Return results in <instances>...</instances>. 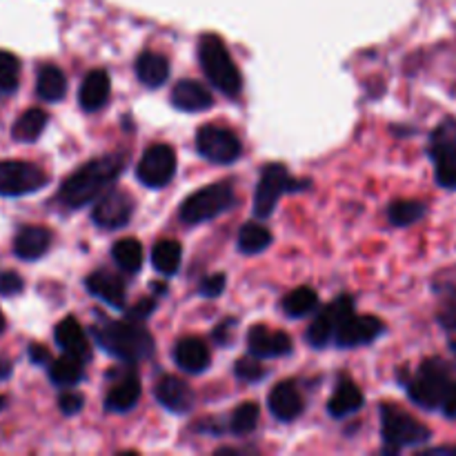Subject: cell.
Instances as JSON below:
<instances>
[{
	"instance_id": "1",
	"label": "cell",
	"mask_w": 456,
	"mask_h": 456,
	"mask_svg": "<svg viewBox=\"0 0 456 456\" xmlns=\"http://www.w3.org/2000/svg\"><path fill=\"white\" fill-rule=\"evenodd\" d=\"M125 165H127V156L125 154H107L96 160H89L87 165H83L78 172L71 174L62 183L58 199L71 209L85 208V205L105 194V190L114 185Z\"/></svg>"
},
{
	"instance_id": "2",
	"label": "cell",
	"mask_w": 456,
	"mask_h": 456,
	"mask_svg": "<svg viewBox=\"0 0 456 456\" xmlns=\"http://www.w3.org/2000/svg\"><path fill=\"white\" fill-rule=\"evenodd\" d=\"M94 334H96V341L101 343L102 350H107L116 359L127 361V363L147 359L154 352L151 334L136 323L105 321L94 330Z\"/></svg>"
},
{
	"instance_id": "3",
	"label": "cell",
	"mask_w": 456,
	"mask_h": 456,
	"mask_svg": "<svg viewBox=\"0 0 456 456\" xmlns=\"http://www.w3.org/2000/svg\"><path fill=\"white\" fill-rule=\"evenodd\" d=\"M199 58L205 76H208L214 87L221 89L227 96H236L240 92V87H243L240 71L234 65V61H232V56L227 53L225 45H223V40L218 36L208 34L200 38Z\"/></svg>"
},
{
	"instance_id": "4",
	"label": "cell",
	"mask_w": 456,
	"mask_h": 456,
	"mask_svg": "<svg viewBox=\"0 0 456 456\" xmlns=\"http://www.w3.org/2000/svg\"><path fill=\"white\" fill-rule=\"evenodd\" d=\"M452 374L445 361L441 359H428L419 368L417 377L408 381L410 399L417 405L426 410H435L444 405L445 395H448L450 386H452Z\"/></svg>"
},
{
	"instance_id": "5",
	"label": "cell",
	"mask_w": 456,
	"mask_h": 456,
	"mask_svg": "<svg viewBox=\"0 0 456 456\" xmlns=\"http://www.w3.org/2000/svg\"><path fill=\"white\" fill-rule=\"evenodd\" d=\"M234 205V190L230 183H214L203 187L196 194L183 203L181 221L187 225H199V223L212 221L218 214L227 212Z\"/></svg>"
},
{
	"instance_id": "6",
	"label": "cell",
	"mask_w": 456,
	"mask_h": 456,
	"mask_svg": "<svg viewBox=\"0 0 456 456\" xmlns=\"http://www.w3.org/2000/svg\"><path fill=\"white\" fill-rule=\"evenodd\" d=\"M381 435L392 452H399L401 448H408V445L426 444L430 439V430L426 426H421L417 419L410 417L396 405L387 403L381 405Z\"/></svg>"
},
{
	"instance_id": "7",
	"label": "cell",
	"mask_w": 456,
	"mask_h": 456,
	"mask_svg": "<svg viewBox=\"0 0 456 456\" xmlns=\"http://www.w3.org/2000/svg\"><path fill=\"white\" fill-rule=\"evenodd\" d=\"M301 185L303 183L292 181V176H289L283 165H267L256 185V194H254V214L267 218L274 212L276 203H279L285 191H297Z\"/></svg>"
},
{
	"instance_id": "8",
	"label": "cell",
	"mask_w": 456,
	"mask_h": 456,
	"mask_svg": "<svg viewBox=\"0 0 456 456\" xmlns=\"http://www.w3.org/2000/svg\"><path fill=\"white\" fill-rule=\"evenodd\" d=\"M49 176L38 165L22 160H3L0 163V196H25L43 190Z\"/></svg>"
},
{
	"instance_id": "9",
	"label": "cell",
	"mask_w": 456,
	"mask_h": 456,
	"mask_svg": "<svg viewBox=\"0 0 456 456\" xmlns=\"http://www.w3.org/2000/svg\"><path fill=\"white\" fill-rule=\"evenodd\" d=\"M196 147H199L200 156L218 165L234 163L240 156V141L236 138V134L225 127H216V125H205L199 129Z\"/></svg>"
},
{
	"instance_id": "10",
	"label": "cell",
	"mask_w": 456,
	"mask_h": 456,
	"mask_svg": "<svg viewBox=\"0 0 456 456\" xmlns=\"http://www.w3.org/2000/svg\"><path fill=\"white\" fill-rule=\"evenodd\" d=\"M138 181L147 187H165L176 174V154L169 145H154L138 163Z\"/></svg>"
},
{
	"instance_id": "11",
	"label": "cell",
	"mask_w": 456,
	"mask_h": 456,
	"mask_svg": "<svg viewBox=\"0 0 456 456\" xmlns=\"http://www.w3.org/2000/svg\"><path fill=\"white\" fill-rule=\"evenodd\" d=\"M354 314V301L350 297H341L337 301L330 303L323 312L314 319V323L307 330V341L312 347H323L328 346L330 338L337 334L341 323Z\"/></svg>"
},
{
	"instance_id": "12",
	"label": "cell",
	"mask_w": 456,
	"mask_h": 456,
	"mask_svg": "<svg viewBox=\"0 0 456 456\" xmlns=\"http://www.w3.org/2000/svg\"><path fill=\"white\" fill-rule=\"evenodd\" d=\"M454 125H444L432 136V159L436 165V181L439 185L454 190L456 187V132Z\"/></svg>"
},
{
	"instance_id": "13",
	"label": "cell",
	"mask_w": 456,
	"mask_h": 456,
	"mask_svg": "<svg viewBox=\"0 0 456 456\" xmlns=\"http://www.w3.org/2000/svg\"><path fill=\"white\" fill-rule=\"evenodd\" d=\"M134 212V200L127 191L111 190L101 196V200L94 208L92 218L98 227L102 230H118V227L127 225Z\"/></svg>"
},
{
	"instance_id": "14",
	"label": "cell",
	"mask_w": 456,
	"mask_h": 456,
	"mask_svg": "<svg viewBox=\"0 0 456 456\" xmlns=\"http://www.w3.org/2000/svg\"><path fill=\"white\" fill-rule=\"evenodd\" d=\"M383 334V323L374 316H354L346 319L341 328L337 330L334 338H337L338 347H359L368 346V343L377 341Z\"/></svg>"
},
{
	"instance_id": "15",
	"label": "cell",
	"mask_w": 456,
	"mask_h": 456,
	"mask_svg": "<svg viewBox=\"0 0 456 456\" xmlns=\"http://www.w3.org/2000/svg\"><path fill=\"white\" fill-rule=\"evenodd\" d=\"M248 346L256 359H279V356L292 352V338L285 332H279V330L256 325V328L249 330Z\"/></svg>"
},
{
	"instance_id": "16",
	"label": "cell",
	"mask_w": 456,
	"mask_h": 456,
	"mask_svg": "<svg viewBox=\"0 0 456 456\" xmlns=\"http://www.w3.org/2000/svg\"><path fill=\"white\" fill-rule=\"evenodd\" d=\"M154 396L163 408L176 414L190 412L191 405H194V392H191V387L176 377H163L160 381H156Z\"/></svg>"
},
{
	"instance_id": "17",
	"label": "cell",
	"mask_w": 456,
	"mask_h": 456,
	"mask_svg": "<svg viewBox=\"0 0 456 456\" xmlns=\"http://www.w3.org/2000/svg\"><path fill=\"white\" fill-rule=\"evenodd\" d=\"M270 410L279 421H294L303 412V396L292 381L276 383L270 392Z\"/></svg>"
},
{
	"instance_id": "18",
	"label": "cell",
	"mask_w": 456,
	"mask_h": 456,
	"mask_svg": "<svg viewBox=\"0 0 456 456\" xmlns=\"http://www.w3.org/2000/svg\"><path fill=\"white\" fill-rule=\"evenodd\" d=\"M49 243H52L49 230L40 225H27L13 239V252L22 261H36V258H40L47 252Z\"/></svg>"
},
{
	"instance_id": "19",
	"label": "cell",
	"mask_w": 456,
	"mask_h": 456,
	"mask_svg": "<svg viewBox=\"0 0 456 456\" xmlns=\"http://www.w3.org/2000/svg\"><path fill=\"white\" fill-rule=\"evenodd\" d=\"M174 107L181 111H205L214 105L212 92L196 80H181L172 92Z\"/></svg>"
},
{
	"instance_id": "20",
	"label": "cell",
	"mask_w": 456,
	"mask_h": 456,
	"mask_svg": "<svg viewBox=\"0 0 456 456\" xmlns=\"http://www.w3.org/2000/svg\"><path fill=\"white\" fill-rule=\"evenodd\" d=\"M174 359H176L181 370L199 374L209 365V350L200 338L185 337L176 343V347H174Z\"/></svg>"
},
{
	"instance_id": "21",
	"label": "cell",
	"mask_w": 456,
	"mask_h": 456,
	"mask_svg": "<svg viewBox=\"0 0 456 456\" xmlns=\"http://www.w3.org/2000/svg\"><path fill=\"white\" fill-rule=\"evenodd\" d=\"M80 105L87 111H98L105 107L107 98H110V74L102 69H94L85 76L83 85H80Z\"/></svg>"
},
{
	"instance_id": "22",
	"label": "cell",
	"mask_w": 456,
	"mask_h": 456,
	"mask_svg": "<svg viewBox=\"0 0 456 456\" xmlns=\"http://www.w3.org/2000/svg\"><path fill=\"white\" fill-rule=\"evenodd\" d=\"M56 343L65 350V354L78 356L83 361H87L92 354L87 338H85V330L80 328L74 316H67L56 325Z\"/></svg>"
},
{
	"instance_id": "23",
	"label": "cell",
	"mask_w": 456,
	"mask_h": 456,
	"mask_svg": "<svg viewBox=\"0 0 456 456\" xmlns=\"http://www.w3.org/2000/svg\"><path fill=\"white\" fill-rule=\"evenodd\" d=\"M87 289L116 310L125 307V285L120 283L118 276L110 274V272H94L87 279Z\"/></svg>"
},
{
	"instance_id": "24",
	"label": "cell",
	"mask_w": 456,
	"mask_h": 456,
	"mask_svg": "<svg viewBox=\"0 0 456 456\" xmlns=\"http://www.w3.org/2000/svg\"><path fill=\"white\" fill-rule=\"evenodd\" d=\"M141 399V379L136 374H127L120 379L105 396V405L111 412H127Z\"/></svg>"
},
{
	"instance_id": "25",
	"label": "cell",
	"mask_w": 456,
	"mask_h": 456,
	"mask_svg": "<svg viewBox=\"0 0 456 456\" xmlns=\"http://www.w3.org/2000/svg\"><path fill=\"white\" fill-rule=\"evenodd\" d=\"M136 76L145 87H160L169 78V62L160 53L145 52L136 61Z\"/></svg>"
},
{
	"instance_id": "26",
	"label": "cell",
	"mask_w": 456,
	"mask_h": 456,
	"mask_svg": "<svg viewBox=\"0 0 456 456\" xmlns=\"http://www.w3.org/2000/svg\"><path fill=\"white\" fill-rule=\"evenodd\" d=\"M361 408H363V392L352 381H343L328 403V412L334 419L350 417V414L359 412Z\"/></svg>"
},
{
	"instance_id": "27",
	"label": "cell",
	"mask_w": 456,
	"mask_h": 456,
	"mask_svg": "<svg viewBox=\"0 0 456 456\" xmlns=\"http://www.w3.org/2000/svg\"><path fill=\"white\" fill-rule=\"evenodd\" d=\"M85 370H83V359L78 356L65 354L61 359L52 361V368H49V381L53 386L61 387H71L78 381H83Z\"/></svg>"
},
{
	"instance_id": "28",
	"label": "cell",
	"mask_w": 456,
	"mask_h": 456,
	"mask_svg": "<svg viewBox=\"0 0 456 456\" xmlns=\"http://www.w3.org/2000/svg\"><path fill=\"white\" fill-rule=\"evenodd\" d=\"M36 89H38V96L43 101L58 102L62 101V96L67 94V78L58 67L45 65L43 69L38 71V83H36Z\"/></svg>"
},
{
	"instance_id": "29",
	"label": "cell",
	"mask_w": 456,
	"mask_h": 456,
	"mask_svg": "<svg viewBox=\"0 0 456 456\" xmlns=\"http://www.w3.org/2000/svg\"><path fill=\"white\" fill-rule=\"evenodd\" d=\"M47 127V114L43 110H27L20 118L13 123L12 136L18 142H34L38 141V136L43 134V129Z\"/></svg>"
},
{
	"instance_id": "30",
	"label": "cell",
	"mask_w": 456,
	"mask_h": 456,
	"mask_svg": "<svg viewBox=\"0 0 456 456\" xmlns=\"http://www.w3.org/2000/svg\"><path fill=\"white\" fill-rule=\"evenodd\" d=\"M181 258L183 249L181 243H176V240H160V243H156V248L151 249V263H154L156 270L165 276L176 274L178 267H181Z\"/></svg>"
},
{
	"instance_id": "31",
	"label": "cell",
	"mask_w": 456,
	"mask_h": 456,
	"mask_svg": "<svg viewBox=\"0 0 456 456\" xmlns=\"http://www.w3.org/2000/svg\"><path fill=\"white\" fill-rule=\"evenodd\" d=\"M111 256L118 263V267H123L129 274H136L142 267V258H145V252H142V245L138 243L136 239H123L114 245L111 249Z\"/></svg>"
},
{
	"instance_id": "32",
	"label": "cell",
	"mask_w": 456,
	"mask_h": 456,
	"mask_svg": "<svg viewBox=\"0 0 456 456\" xmlns=\"http://www.w3.org/2000/svg\"><path fill=\"white\" fill-rule=\"evenodd\" d=\"M319 305V297L312 288H297L294 292H289L283 301V310L288 312L292 319H298V316H305L310 312L316 310Z\"/></svg>"
},
{
	"instance_id": "33",
	"label": "cell",
	"mask_w": 456,
	"mask_h": 456,
	"mask_svg": "<svg viewBox=\"0 0 456 456\" xmlns=\"http://www.w3.org/2000/svg\"><path fill=\"white\" fill-rule=\"evenodd\" d=\"M272 243V234L267 227L263 225H245L239 234V249L243 254H261L263 249L270 248Z\"/></svg>"
},
{
	"instance_id": "34",
	"label": "cell",
	"mask_w": 456,
	"mask_h": 456,
	"mask_svg": "<svg viewBox=\"0 0 456 456\" xmlns=\"http://www.w3.org/2000/svg\"><path fill=\"white\" fill-rule=\"evenodd\" d=\"M423 214H426V205L419 203V200H396L387 209L390 223L396 227L412 225V223L421 221Z\"/></svg>"
},
{
	"instance_id": "35",
	"label": "cell",
	"mask_w": 456,
	"mask_h": 456,
	"mask_svg": "<svg viewBox=\"0 0 456 456\" xmlns=\"http://www.w3.org/2000/svg\"><path fill=\"white\" fill-rule=\"evenodd\" d=\"M258 417H261L258 405L252 403V401H245V403H240L239 408L234 410V414H232V430H234L236 435H248V432H252L254 428H256Z\"/></svg>"
},
{
	"instance_id": "36",
	"label": "cell",
	"mask_w": 456,
	"mask_h": 456,
	"mask_svg": "<svg viewBox=\"0 0 456 456\" xmlns=\"http://www.w3.org/2000/svg\"><path fill=\"white\" fill-rule=\"evenodd\" d=\"M20 80V61L13 53L0 52V92H16Z\"/></svg>"
},
{
	"instance_id": "37",
	"label": "cell",
	"mask_w": 456,
	"mask_h": 456,
	"mask_svg": "<svg viewBox=\"0 0 456 456\" xmlns=\"http://www.w3.org/2000/svg\"><path fill=\"white\" fill-rule=\"evenodd\" d=\"M234 372H236V377H239L240 381H245V383H256V381H261V379L267 374L265 368H263V365L258 363V361H254V359H239V361H236Z\"/></svg>"
},
{
	"instance_id": "38",
	"label": "cell",
	"mask_w": 456,
	"mask_h": 456,
	"mask_svg": "<svg viewBox=\"0 0 456 456\" xmlns=\"http://www.w3.org/2000/svg\"><path fill=\"white\" fill-rule=\"evenodd\" d=\"M22 288H25V283H22L16 272H3L0 274V294L3 297H16V294L22 292Z\"/></svg>"
},
{
	"instance_id": "39",
	"label": "cell",
	"mask_w": 456,
	"mask_h": 456,
	"mask_svg": "<svg viewBox=\"0 0 456 456\" xmlns=\"http://www.w3.org/2000/svg\"><path fill=\"white\" fill-rule=\"evenodd\" d=\"M83 395L78 392H65V395L58 399V408H61L62 414L71 417V414H78L83 410Z\"/></svg>"
},
{
	"instance_id": "40",
	"label": "cell",
	"mask_w": 456,
	"mask_h": 456,
	"mask_svg": "<svg viewBox=\"0 0 456 456\" xmlns=\"http://www.w3.org/2000/svg\"><path fill=\"white\" fill-rule=\"evenodd\" d=\"M223 289H225V276L214 274V276H208V279H203L199 292L203 294L205 298H216Z\"/></svg>"
},
{
	"instance_id": "41",
	"label": "cell",
	"mask_w": 456,
	"mask_h": 456,
	"mask_svg": "<svg viewBox=\"0 0 456 456\" xmlns=\"http://www.w3.org/2000/svg\"><path fill=\"white\" fill-rule=\"evenodd\" d=\"M154 305L156 303L151 301V298H147V301H141V303H136V305L132 307V310L127 312V316L132 321H141V319H147V316L151 314V312H154Z\"/></svg>"
},
{
	"instance_id": "42",
	"label": "cell",
	"mask_w": 456,
	"mask_h": 456,
	"mask_svg": "<svg viewBox=\"0 0 456 456\" xmlns=\"http://www.w3.org/2000/svg\"><path fill=\"white\" fill-rule=\"evenodd\" d=\"M441 323H444V328H448L450 332H456V294L450 298L445 310L441 312Z\"/></svg>"
},
{
	"instance_id": "43",
	"label": "cell",
	"mask_w": 456,
	"mask_h": 456,
	"mask_svg": "<svg viewBox=\"0 0 456 456\" xmlns=\"http://www.w3.org/2000/svg\"><path fill=\"white\" fill-rule=\"evenodd\" d=\"M29 359H31V363H36V365L49 363L47 347L38 346V343H31V346H29Z\"/></svg>"
},
{
	"instance_id": "44",
	"label": "cell",
	"mask_w": 456,
	"mask_h": 456,
	"mask_svg": "<svg viewBox=\"0 0 456 456\" xmlns=\"http://www.w3.org/2000/svg\"><path fill=\"white\" fill-rule=\"evenodd\" d=\"M441 408H444L445 417L456 419V381L450 386V390H448V395H445L444 405H441Z\"/></svg>"
},
{
	"instance_id": "45",
	"label": "cell",
	"mask_w": 456,
	"mask_h": 456,
	"mask_svg": "<svg viewBox=\"0 0 456 456\" xmlns=\"http://www.w3.org/2000/svg\"><path fill=\"white\" fill-rule=\"evenodd\" d=\"M9 374H12V365H9L7 361L0 359V381H3V379H7Z\"/></svg>"
},
{
	"instance_id": "46",
	"label": "cell",
	"mask_w": 456,
	"mask_h": 456,
	"mask_svg": "<svg viewBox=\"0 0 456 456\" xmlns=\"http://www.w3.org/2000/svg\"><path fill=\"white\" fill-rule=\"evenodd\" d=\"M3 330H4V316L3 312H0V334H3Z\"/></svg>"
},
{
	"instance_id": "47",
	"label": "cell",
	"mask_w": 456,
	"mask_h": 456,
	"mask_svg": "<svg viewBox=\"0 0 456 456\" xmlns=\"http://www.w3.org/2000/svg\"><path fill=\"white\" fill-rule=\"evenodd\" d=\"M4 408V396H0V410Z\"/></svg>"
},
{
	"instance_id": "48",
	"label": "cell",
	"mask_w": 456,
	"mask_h": 456,
	"mask_svg": "<svg viewBox=\"0 0 456 456\" xmlns=\"http://www.w3.org/2000/svg\"><path fill=\"white\" fill-rule=\"evenodd\" d=\"M452 350H454V354H456V341H452Z\"/></svg>"
}]
</instances>
